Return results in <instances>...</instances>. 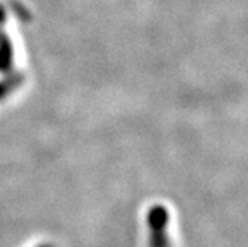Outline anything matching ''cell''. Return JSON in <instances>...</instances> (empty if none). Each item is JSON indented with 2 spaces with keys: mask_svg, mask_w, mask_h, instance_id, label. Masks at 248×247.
<instances>
[{
  "mask_svg": "<svg viewBox=\"0 0 248 247\" xmlns=\"http://www.w3.org/2000/svg\"><path fill=\"white\" fill-rule=\"evenodd\" d=\"M168 210L155 204L147 212V227H149V247H170V239H168Z\"/></svg>",
  "mask_w": 248,
  "mask_h": 247,
  "instance_id": "6da1fadb",
  "label": "cell"
},
{
  "mask_svg": "<svg viewBox=\"0 0 248 247\" xmlns=\"http://www.w3.org/2000/svg\"><path fill=\"white\" fill-rule=\"evenodd\" d=\"M39 247H53V246H50V244H42V246H39Z\"/></svg>",
  "mask_w": 248,
  "mask_h": 247,
  "instance_id": "7a4b0ae2",
  "label": "cell"
}]
</instances>
